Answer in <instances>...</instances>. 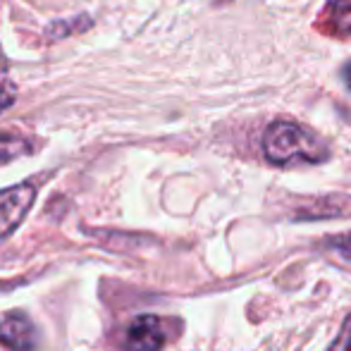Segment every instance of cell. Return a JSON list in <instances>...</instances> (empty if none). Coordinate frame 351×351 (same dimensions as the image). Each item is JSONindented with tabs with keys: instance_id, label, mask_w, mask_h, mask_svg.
Segmentation results:
<instances>
[{
	"instance_id": "cell-2",
	"label": "cell",
	"mask_w": 351,
	"mask_h": 351,
	"mask_svg": "<svg viewBox=\"0 0 351 351\" xmlns=\"http://www.w3.org/2000/svg\"><path fill=\"white\" fill-rule=\"evenodd\" d=\"M34 199H36V186L29 182L0 191V239L17 230L19 222L32 208Z\"/></svg>"
},
{
	"instance_id": "cell-3",
	"label": "cell",
	"mask_w": 351,
	"mask_h": 351,
	"mask_svg": "<svg viewBox=\"0 0 351 351\" xmlns=\"http://www.w3.org/2000/svg\"><path fill=\"white\" fill-rule=\"evenodd\" d=\"M165 325L158 315H139L127 325L125 349L127 351H160L165 347Z\"/></svg>"
},
{
	"instance_id": "cell-1",
	"label": "cell",
	"mask_w": 351,
	"mask_h": 351,
	"mask_svg": "<svg viewBox=\"0 0 351 351\" xmlns=\"http://www.w3.org/2000/svg\"><path fill=\"white\" fill-rule=\"evenodd\" d=\"M263 153L275 165L291 162H323L328 158V146L315 132L296 122H275L263 136Z\"/></svg>"
},
{
	"instance_id": "cell-10",
	"label": "cell",
	"mask_w": 351,
	"mask_h": 351,
	"mask_svg": "<svg viewBox=\"0 0 351 351\" xmlns=\"http://www.w3.org/2000/svg\"><path fill=\"white\" fill-rule=\"evenodd\" d=\"M342 77H344V82H347V86L351 88V62H349V65H344Z\"/></svg>"
},
{
	"instance_id": "cell-9",
	"label": "cell",
	"mask_w": 351,
	"mask_h": 351,
	"mask_svg": "<svg viewBox=\"0 0 351 351\" xmlns=\"http://www.w3.org/2000/svg\"><path fill=\"white\" fill-rule=\"evenodd\" d=\"M328 246H332L335 251H339L342 256H347V258H351V232H347V234L330 237V239H328Z\"/></svg>"
},
{
	"instance_id": "cell-6",
	"label": "cell",
	"mask_w": 351,
	"mask_h": 351,
	"mask_svg": "<svg viewBox=\"0 0 351 351\" xmlns=\"http://www.w3.org/2000/svg\"><path fill=\"white\" fill-rule=\"evenodd\" d=\"M32 141H27L19 134H10V132H0V165L14 160V158H22L27 153H32Z\"/></svg>"
},
{
	"instance_id": "cell-7",
	"label": "cell",
	"mask_w": 351,
	"mask_h": 351,
	"mask_svg": "<svg viewBox=\"0 0 351 351\" xmlns=\"http://www.w3.org/2000/svg\"><path fill=\"white\" fill-rule=\"evenodd\" d=\"M14 96H17V88H14L12 79L8 77V72L0 70V112L8 110L14 103Z\"/></svg>"
},
{
	"instance_id": "cell-4",
	"label": "cell",
	"mask_w": 351,
	"mask_h": 351,
	"mask_svg": "<svg viewBox=\"0 0 351 351\" xmlns=\"http://www.w3.org/2000/svg\"><path fill=\"white\" fill-rule=\"evenodd\" d=\"M36 325L22 313H5L0 318V344L12 351H34L36 347Z\"/></svg>"
},
{
	"instance_id": "cell-5",
	"label": "cell",
	"mask_w": 351,
	"mask_h": 351,
	"mask_svg": "<svg viewBox=\"0 0 351 351\" xmlns=\"http://www.w3.org/2000/svg\"><path fill=\"white\" fill-rule=\"evenodd\" d=\"M323 22L332 36H351V0H330Z\"/></svg>"
},
{
	"instance_id": "cell-8",
	"label": "cell",
	"mask_w": 351,
	"mask_h": 351,
	"mask_svg": "<svg viewBox=\"0 0 351 351\" xmlns=\"http://www.w3.org/2000/svg\"><path fill=\"white\" fill-rule=\"evenodd\" d=\"M330 351H351V315L344 320L342 330H339L337 339H335V344Z\"/></svg>"
}]
</instances>
